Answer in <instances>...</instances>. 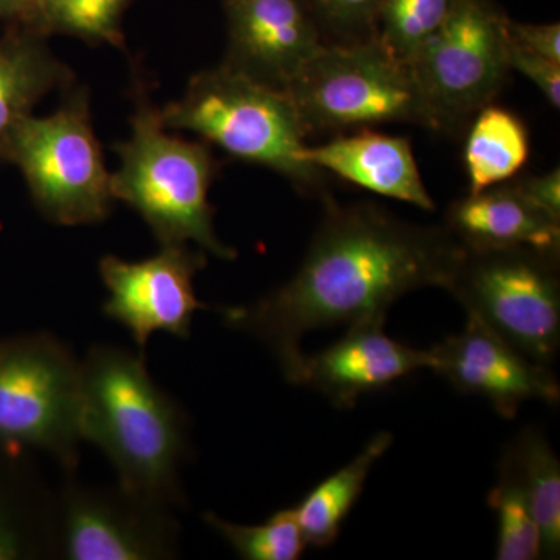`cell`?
Segmentation results:
<instances>
[{
  "instance_id": "21",
  "label": "cell",
  "mask_w": 560,
  "mask_h": 560,
  "mask_svg": "<svg viewBox=\"0 0 560 560\" xmlns=\"http://www.w3.org/2000/svg\"><path fill=\"white\" fill-rule=\"evenodd\" d=\"M501 466L525 490L541 534V558L560 552V463L540 430L523 429L504 447Z\"/></svg>"
},
{
  "instance_id": "24",
  "label": "cell",
  "mask_w": 560,
  "mask_h": 560,
  "mask_svg": "<svg viewBox=\"0 0 560 560\" xmlns=\"http://www.w3.org/2000/svg\"><path fill=\"white\" fill-rule=\"evenodd\" d=\"M453 0H382L375 22V38L397 60L408 62L434 35Z\"/></svg>"
},
{
  "instance_id": "17",
  "label": "cell",
  "mask_w": 560,
  "mask_h": 560,
  "mask_svg": "<svg viewBox=\"0 0 560 560\" xmlns=\"http://www.w3.org/2000/svg\"><path fill=\"white\" fill-rule=\"evenodd\" d=\"M57 558V492L25 455L0 442V560Z\"/></svg>"
},
{
  "instance_id": "18",
  "label": "cell",
  "mask_w": 560,
  "mask_h": 560,
  "mask_svg": "<svg viewBox=\"0 0 560 560\" xmlns=\"http://www.w3.org/2000/svg\"><path fill=\"white\" fill-rule=\"evenodd\" d=\"M75 84V73L51 51L47 36L7 25L0 36V150L13 128L51 91Z\"/></svg>"
},
{
  "instance_id": "20",
  "label": "cell",
  "mask_w": 560,
  "mask_h": 560,
  "mask_svg": "<svg viewBox=\"0 0 560 560\" xmlns=\"http://www.w3.org/2000/svg\"><path fill=\"white\" fill-rule=\"evenodd\" d=\"M393 434H375L357 458L312 489L294 508L307 547L326 548L335 544L342 523L363 492L372 467L389 451Z\"/></svg>"
},
{
  "instance_id": "15",
  "label": "cell",
  "mask_w": 560,
  "mask_h": 560,
  "mask_svg": "<svg viewBox=\"0 0 560 560\" xmlns=\"http://www.w3.org/2000/svg\"><path fill=\"white\" fill-rule=\"evenodd\" d=\"M301 161L353 186L416 208L434 210L410 140L372 128L338 132L329 142L305 145Z\"/></svg>"
},
{
  "instance_id": "13",
  "label": "cell",
  "mask_w": 560,
  "mask_h": 560,
  "mask_svg": "<svg viewBox=\"0 0 560 560\" xmlns=\"http://www.w3.org/2000/svg\"><path fill=\"white\" fill-rule=\"evenodd\" d=\"M228 50L221 65L250 80L287 91L324 46L305 0H221Z\"/></svg>"
},
{
  "instance_id": "26",
  "label": "cell",
  "mask_w": 560,
  "mask_h": 560,
  "mask_svg": "<svg viewBox=\"0 0 560 560\" xmlns=\"http://www.w3.org/2000/svg\"><path fill=\"white\" fill-rule=\"evenodd\" d=\"M320 32L330 33L335 43L374 38L382 0H305Z\"/></svg>"
},
{
  "instance_id": "30",
  "label": "cell",
  "mask_w": 560,
  "mask_h": 560,
  "mask_svg": "<svg viewBox=\"0 0 560 560\" xmlns=\"http://www.w3.org/2000/svg\"><path fill=\"white\" fill-rule=\"evenodd\" d=\"M40 0H0V21L7 25H25L31 22Z\"/></svg>"
},
{
  "instance_id": "11",
  "label": "cell",
  "mask_w": 560,
  "mask_h": 560,
  "mask_svg": "<svg viewBox=\"0 0 560 560\" xmlns=\"http://www.w3.org/2000/svg\"><path fill=\"white\" fill-rule=\"evenodd\" d=\"M206 264V250L187 245L161 246L156 256L139 261L105 256L98 267L109 291L103 313L130 330L139 349L156 331L187 340L195 312L209 308L194 287Z\"/></svg>"
},
{
  "instance_id": "14",
  "label": "cell",
  "mask_w": 560,
  "mask_h": 560,
  "mask_svg": "<svg viewBox=\"0 0 560 560\" xmlns=\"http://www.w3.org/2000/svg\"><path fill=\"white\" fill-rule=\"evenodd\" d=\"M385 320L348 327L345 337L302 361L296 385L318 390L340 410L364 394L388 388L412 372L431 370V350L415 349L383 331Z\"/></svg>"
},
{
  "instance_id": "19",
  "label": "cell",
  "mask_w": 560,
  "mask_h": 560,
  "mask_svg": "<svg viewBox=\"0 0 560 560\" xmlns=\"http://www.w3.org/2000/svg\"><path fill=\"white\" fill-rule=\"evenodd\" d=\"M529 156L530 139L525 121L510 109L492 103L485 106L469 121L464 147L469 194L514 179Z\"/></svg>"
},
{
  "instance_id": "8",
  "label": "cell",
  "mask_w": 560,
  "mask_h": 560,
  "mask_svg": "<svg viewBox=\"0 0 560 560\" xmlns=\"http://www.w3.org/2000/svg\"><path fill=\"white\" fill-rule=\"evenodd\" d=\"M493 0H453L440 31L407 62L434 131L458 132L510 79V35Z\"/></svg>"
},
{
  "instance_id": "12",
  "label": "cell",
  "mask_w": 560,
  "mask_h": 560,
  "mask_svg": "<svg viewBox=\"0 0 560 560\" xmlns=\"http://www.w3.org/2000/svg\"><path fill=\"white\" fill-rule=\"evenodd\" d=\"M430 350L431 370L459 393L488 400L501 418L514 419L525 401L560 399L551 368L526 359L474 316H467L463 331Z\"/></svg>"
},
{
  "instance_id": "23",
  "label": "cell",
  "mask_w": 560,
  "mask_h": 560,
  "mask_svg": "<svg viewBox=\"0 0 560 560\" xmlns=\"http://www.w3.org/2000/svg\"><path fill=\"white\" fill-rule=\"evenodd\" d=\"M499 523L495 558L536 560L541 558V534L525 490L506 467L499 464V478L488 495Z\"/></svg>"
},
{
  "instance_id": "6",
  "label": "cell",
  "mask_w": 560,
  "mask_h": 560,
  "mask_svg": "<svg viewBox=\"0 0 560 560\" xmlns=\"http://www.w3.org/2000/svg\"><path fill=\"white\" fill-rule=\"evenodd\" d=\"M311 132H348L385 124L434 131L407 62L377 38L324 43L287 90Z\"/></svg>"
},
{
  "instance_id": "22",
  "label": "cell",
  "mask_w": 560,
  "mask_h": 560,
  "mask_svg": "<svg viewBox=\"0 0 560 560\" xmlns=\"http://www.w3.org/2000/svg\"><path fill=\"white\" fill-rule=\"evenodd\" d=\"M132 0H40L25 27L40 35H68L92 46L125 49L121 18Z\"/></svg>"
},
{
  "instance_id": "10",
  "label": "cell",
  "mask_w": 560,
  "mask_h": 560,
  "mask_svg": "<svg viewBox=\"0 0 560 560\" xmlns=\"http://www.w3.org/2000/svg\"><path fill=\"white\" fill-rule=\"evenodd\" d=\"M57 492V558L164 560L178 556L175 508L117 485H83L69 471Z\"/></svg>"
},
{
  "instance_id": "16",
  "label": "cell",
  "mask_w": 560,
  "mask_h": 560,
  "mask_svg": "<svg viewBox=\"0 0 560 560\" xmlns=\"http://www.w3.org/2000/svg\"><path fill=\"white\" fill-rule=\"evenodd\" d=\"M444 226L464 248L560 254V221L530 205L512 180L452 202Z\"/></svg>"
},
{
  "instance_id": "4",
  "label": "cell",
  "mask_w": 560,
  "mask_h": 560,
  "mask_svg": "<svg viewBox=\"0 0 560 560\" xmlns=\"http://www.w3.org/2000/svg\"><path fill=\"white\" fill-rule=\"evenodd\" d=\"M167 130H187L237 160L279 173L305 194H324L326 173L301 161L307 127L287 91L224 65L191 77L179 101L161 108Z\"/></svg>"
},
{
  "instance_id": "1",
  "label": "cell",
  "mask_w": 560,
  "mask_h": 560,
  "mask_svg": "<svg viewBox=\"0 0 560 560\" xmlns=\"http://www.w3.org/2000/svg\"><path fill=\"white\" fill-rule=\"evenodd\" d=\"M324 202L326 213L296 275L254 304L219 308L230 329L271 350L293 385L305 335L385 320L405 294L445 290L464 250L445 226H420L372 202L340 205L329 195Z\"/></svg>"
},
{
  "instance_id": "7",
  "label": "cell",
  "mask_w": 560,
  "mask_h": 560,
  "mask_svg": "<svg viewBox=\"0 0 560 560\" xmlns=\"http://www.w3.org/2000/svg\"><path fill=\"white\" fill-rule=\"evenodd\" d=\"M445 290L526 359L551 368L560 346L559 254L464 248Z\"/></svg>"
},
{
  "instance_id": "29",
  "label": "cell",
  "mask_w": 560,
  "mask_h": 560,
  "mask_svg": "<svg viewBox=\"0 0 560 560\" xmlns=\"http://www.w3.org/2000/svg\"><path fill=\"white\" fill-rule=\"evenodd\" d=\"M508 32L512 40L534 54L560 65V25L525 24V22L508 21Z\"/></svg>"
},
{
  "instance_id": "27",
  "label": "cell",
  "mask_w": 560,
  "mask_h": 560,
  "mask_svg": "<svg viewBox=\"0 0 560 560\" xmlns=\"http://www.w3.org/2000/svg\"><path fill=\"white\" fill-rule=\"evenodd\" d=\"M510 35V32H508ZM511 70H517L544 94L552 108L560 106V65L518 46L511 39L508 47Z\"/></svg>"
},
{
  "instance_id": "28",
  "label": "cell",
  "mask_w": 560,
  "mask_h": 560,
  "mask_svg": "<svg viewBox=\"0 0 560 560\" xmlns=\"http://www.w3.org/2000/svg\"><path fill=\"white\" fill-rule=\"evenodd\" d=\"M518 191L541 212L560 221V168L511 179Z\"/></svg>"
},
{
  "instance_id": "9",
  "label": "cell",
  "mask_w": 560,
  "mask_h": 560,
  "mask_svg": "<svg viewBox=\"0 0 560 560\" xmlns=\"http://www.w3.org/2000/svg\"><path fill=\"white\" fill-rule=\"evenodd\" d=\"M0 442L79 466L81 361L54 335L0 338Z\"/></svg>"
},
{
  "instance_id": "2",
  "label": "cell",
  "mask_w": 560,
  "mask_h": 560,
  "mask_svg": "<svg viewBox=\"0 0 560 560\" xmlns=\"http://www.w3.org/2000/svg\"><path fill=\"white\" fill-rule=\"evenodd\" d=\"M81 434L108 456L121 488L186 506L180 467L190 453L189 420L143 357L97 345L81 360Z\"/></svg>"
},
{
  "instance_id": "25",
  "label": "cell",
  "mask_w": 560,
  "mask_h": 560,
  "mask_svg": "<svg viewBox=\"0 0 560 560\" xmlns=\"http://www.w3.org/2000/svg\"><path fill=\"white\" fill-rule=\"evenodd\" d=\"M205 522L217 530L242 559L296 560L307 548L294 508L276 512L261 525H237L223 521L213 512L205 514Z\"/></svg>"
},
{
  "instance_id": "3",
  "label": "cell",
  "mask_w": 560,
  "mask_h": 560,
  "mask_svg": "<svg viewBox=\"0 0 560 560\" xmlns=\"http://www.w3.org/2000/svg\"><path fill=\"white\" fill-rule=\"evenodd\" d=\"M131 98V138L113 145L121 162L110 175L114 200L135 209L161 246L195 242L219 259H235L213 226L209 189L220 165L210 143L168 135L140 68L132 70Z\"/></svg>"
},
{
  "instance_id": "5",
  "label": "cell",
  "mask_w": 560,
  "mask_h": 560,
  "mask_svg": "<svg viewBox=\"0 0 560 560\" xmlns=\"http://www.w3.org/2000/svg\"><path fill=\"white\" fill-rule=\"evenodd\" d=\"M49 117L10 132L0 161L20 168L39 212L60 226L101 223L113 208L110 173L92 128L90 91L73 84Z\"/></svg>"
}]
</instances>
